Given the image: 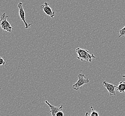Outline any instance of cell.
Returning a JSON list of instances; mask_svg holds the SVG:
<instances>
[{"label":"cell","mask_w":125,"mask_h":116,"mask_svg":"<svg viewBox=\"0 0 125 116\" xmlns=\"http://www.w3.org/2000/svg\"><path fill=\"white\" fill-rule=\"evenodd\" d=\"M56 116H64V113L62 111H59L56 114Z\"/></svg>","instance_id":"obj_12"},{"label":"cell","mask_w":125,"mask_h":116,"mask_svg":"<svg viewBox=\"0 0 125 116\" xmlns=\"http://www.w3.org/2000/svg\"><path fill=\"white\" fill-rule=\"evenodd\" d=\"M123 78H125V75H123Z\"/></svg>","instance_id":"obj_14"},{"label":"cell","mask_w":125,"mask_h":116,"mask_svg":"<svg viewBox=\"0 0 125 116\" xmlns=\"http://www.w3.org/2000/svg\"><path fill=\"white\" fill-rule=\"evenodd\" d=\"M90 108H91V109L92 111H91V113H90V116H99V114H98V112L95 111V110L93 108L92 106H91Z\"/></svg>","instance_id":"obj_10"},{"label":"cell","mask_w":125,"mask_h":116,"mask_svg":"<svg viewBox=\"0 0 125 116\" xmlns=\"http://www.w3.org/2000/svg\"><path fill=\"white\" fill-rule=\"evenodd\" d=\"M85 116H90V115L89 114V113H88V112H86L85 114Z\"/></svg>","instance_id":"obj_13"},{"label":"cell","mask_w":125,"mask_h":116,"mask_svg":"<svg viewBox=\"0 0 125 116\" xmlns=\"http://www.w3.org/2000/svg\"><path fill=\"white\" fill-rule=\"evenodd\" d=\"M41 9L46 15L50 17V18H53L55 17V12L53 11L52 9L49 6V4L47 2H45L44 5H41Z\"/></svg>","instance_id":"obj_5"},{"label":"cell","mask_w":125,"mask_h":116,"mask_svg":"<svg viewBox=\"0 0 125 116\" xmlns=\"http://www.w3.org/2000/svg\"><path fill=\"white\" fill-rule=\"evenodd\" d=\"M45 103L50 107V111L49 113L50 114L51 116H56V114H57L58 112L62 111V110L63 107V105H61L60 107H56L51 104L47 101H45Z\"/></svg>","instance_id":"obj_7"},{"label":"cell","mask_w":125,"mask_h":116,"mask_svg":"<svg viewBox=\"0 0 125 116\" xmlns=\"http://www.w3.org/2000/svg\"><path fill=\"white\" fill-rule=\"evenodd\" d=\"M78 81L73 85V88L75 90H78L79 89H82L83 85L85 84H87L90 82V80L85 77L84 74L82 73L78 74Z\"/></svg>","instance_id":"obj_3"},{"label":"cell","mask_w":125,"mask_h":116,"mask_svg":"<svg viewBox=\"0 0 125 116\" xmlns=\"http://www.w3.org/2000/svg\"><path fill=\"white\" fill-rule=\"evenodd\" d=\"M8 16L6 15L5 13H3L0 19V27L3 30L11 32L13 30V27L7 20Z\"/></svg>","instance_id":"obj_2"},{"label":"cell","mask_w":125,"mask_h":116,"mask_svg":"<svg viewBox=\"0 0 125 116\" xmlns=\"http://www.w3.org/2000/svg\"><path fill=\"white\" fill-rule=\"evenodd\" d=\"M5 62L4 60L0 56V66L5 65Z\"/></svg>","instance_id":"obj_11"},{"label":"cell","mask_w":125,"mask_h":116,"mask_svg":"<svg viewBox=\"0 0 125 116\" xmlns=\"http://www.w3.org/2000/svg\"><path fill=\"white\" fill-rule=\"evenodd\" d=\"M18 8L19 9V13L20 15V18L21 20L24 23L25 25V29H28L30 27V25H32V23L29 24L26 21V18L25 16V12L23 7V3L22 2H19L18 5Z\"/></svg>","instance_id":"obj_4"},{"label":"cell","mask_w":125,"mask_h":116,"mask_svg":"<svg viewBox=\"0 0 125 116\" xmlns=\"http://www.w3.org/2000/svg\"><path fill=\"white\" fill-rule=\"evenodd\" d=\"M76 52L78 55L77 59L81 61L85 60L91 62L92 58H96L94 54H90L89 51L84 49L78 47L76 49Z\"/></svg>","instance_id":"obj_1"},{"label":"cell","mask_w":125,"mask_h":116,"mask_svg":"<svg viewBox=\"0 0 125 116\" xmlns=\"http://www.w3.org/2000/svg\"><path fill=\"white\" fill-rule=\"evenodd\" d=\"M117 90L120 93H124L125 92V81H122L119 82L118 85L116 87Z\"/></svg>","instance_id":"obj_8"},{"label":"cell","mask_w":125,"mask_h":116,"mask_svg":"<svg viewBox=\"0 0 125 116\" xmlns=\"http://www.w3.org/2000/svg\"><path fill=\"white\" fill-rule=\"evenodd\" d=\"M103 85L107 89L109 93L110 96H115L116 95L115 88H116V86L114 85L113 84L109 83L105 81L103 82Z\"/></svg>","instance_id":"obj_6"},{"label":"cell","mask_w":125,"mask_h":116,"mask_svg":"<svg viewBox=\"0 0 125 116\" xmlns=\"http://www.w3.org/2000/svg\"><path fill=\"white\" fill-rule=\"evenodd\" d=\"M119 35L118 36L119 38H120L121 37H124L125 35V26L121 30H119Z\"/></svg>","instance_id":"obj_9"}]
</instances>
